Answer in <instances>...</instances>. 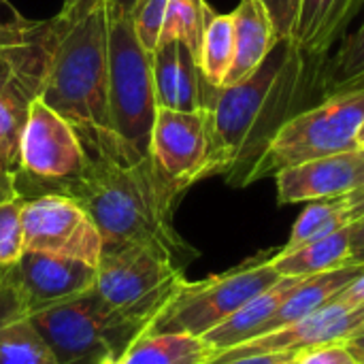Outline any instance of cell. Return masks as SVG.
I'll use <instances>...</instances> for the list:
<instances>
[{"label": "cell", "mask_w": 364, "mask_h": 364, "mask_svg": "<svg viewBox=\"0 0 364 364\" xmlns=\"http://www.w3.org/2000/svg\"><path fill=\"white\" fill-rule=\"evenodd\" d=\"M358 147L364 149V122L363 126H360V130H358Z\"/></svg>", "instance_id": "cell-39"}, {"label": "cell", "mask_w": 364, "mask_h": 364, "mask_svg": "<svg viewBox=\"0 0 364 364\" xmlns=\"http://www.w3.org/2000/svg\"><path fill=\"white\" fill-rule=\"evenodd\" d=\"M350 262H352V264H364V250L356 252V254H352Z\"/></svg>", "instance_id": "cell-38"}, {"label": "cell", "mask_w": 364, "mask_h": 364, "mask_svg": "<svg viewBox=\"0 0 364 364\" xmlns=\"http://www.w3.org/2000/svg\"><path fill=\"white\" fill-rule=\"evenodd\" d=\"M363 122L364 85L337 92L299 111L271 141L254 173V183L309 160L360 149L358 130Z\"/></svg>", "instance_id": "cell-5"}, {"label": "cell", "mask_w": 364, "mask_h": 364, "mask_svg": "<svg viewBox=\"0 0 364 364\" xmlns=\"http://www.w3.org/2000/svg\"><path fill=\"white\" fill-rule=\"evenodd\" d=\"M21 207L23 198L0 203V277L11 273L26 252Z\"/></svg>", "instance_id": "cell-26"}, {"label": "cell", "mask_w": 364, "mask_h": 364, "mask_svg": "<svg viewBox=\"0 0 364 364\" xmlns=\"http://www.w3.org/2000/svg\"><path fill=\"white\" fill-rule=\"evenodd\" d=\"M149 160L177 200L194 183L207 179L209 111L158 109L149 139Z\"/></svg>", "instance_id": "cell-11"}, {"label": "cell", "mask_w": 364, "mask_h": 364, "mask_svg": "<svg viewBox=\"0 0 364 364\" xmlns=\"http://www.w3.org/2000/svg\"><path fill=\"white\" fill-rule=\"evenodd\" d=\"M341 343L350 350V354L358 360V364H364V326L354 335H350L348 339H343Z\"/></svg>", "instance_id": "cell-35"}, {"label": "cell", "mask_w": 364, "mask_h": 364, "mask_svg": "<svg viewBox=\"0 0 364 364\" xmlns=\"http://www.w3.org/2000/svg\"><path fill=\"white\" fill-rule=\"evenodd\" d=\"M0 364H60L15 290L0 277Z\"/></svg>", "instance_id": "cell-18"}, {"label": "cell", "mask_w": 364, "mask_h": 364, "mask_svg": "<svg viewBox=\"0 0 364 364\" xmlns=\"http://www.w3.org/2000/svg\"><path fill=\"white\" fill-rule=\"evenodd\" d=\"M352 224L350 209L343 196L337 198H324V200H311L301 218L294 222L288 243L279 252H292L307 243H314L318 239H324L341 228Z\"/></svg>", "instance_id": "cell-23"}, {"label": "cell", "mask_w": 364, "mask_h": 364, "mask_svg": "<svg viewBox=\"0 0 364 364\" xmlns=\"http://www.w3.org/2000/svg\"><path fill=\"white\" fill-rule=\"evenodd\" d=\"M230 15L235 26V58L222 87L254 73L279 41L273 19L260 0H241Z\"/></svg>", "instance_id": "cell-17"}, {"label": "cell", "mask_w": 364, "mask_h": 364, "mask_svg": "<svg viewBox=\"0 0 364 364\" xmlns=\"http://www.w3.org/2000/svg\"><path fill=\"white\" fill-rule=\"evenodd\" d=\"M346 203H348V209H350V218L352 222L363 218L364 215V186L363 188H356L348 194H343Z\"/></svg>", "instance_id": "cell-34"}, {"label": "cell", "mask_w": 364, "mask_h": 364, "mask_svg": "<svg viewBox=\"0 0 364 364\" xmlns=\"http://www.w3.org/2000/svg\"><path fill=\"white\" fill-rule=\"evenodd\" d=\"M350 226V224H348ZM341 228L324 239L307 243L292 252H277L271 256V264L279 275L286 277H309L318 273H326L346 264H352V245L350 230Z\"/></svg>", "instance_id": "cell-20"}, {"label": "cell", "mask_w": 364, "mask_h": 364, "mask_svg": "<svg viewBox=\"0 0 364 364\" xmlns=\"http://www.w3.org/2000/svg\"><path fill=\"white\" fill-rule=\"evenodd\" d=\"M288 364H358V360L350 354V350L341 341H337V343L301 350Z\"/></svg>", "instance_id": "cell-28"}, {"label": "cell", "mask_w": 364, "mask_h": 364, "mask_svg": "<svg viewBox=\"0 0 364 364\" xmlns=\"http://www.w3.org/2000/svg\"><path fill=\"white\" fill-rule=\"evenodd\" d=\"M364 0H303L292 41L305 62L316 68L331 55L333 47L350 32L352 21L363 15Z\"/></svg>", "instance_id": "cell-16"}, {"label": "cell", "mask_w": 364, "mask_h": 364, "mask_svg": "<svg viewBox=\"0 0 364 364\" xmlns=\"http://www.w3.org/2000/svg\"><path fill=\"white\" fill-rule=\"evenodd\" d=\"M0 2H2V0H0Z\"/></svg>", "instance_id": "cell-41"}, {"label": "cell", "mask_w": 364, "mask_h": 364, "mask_svg": "<svg viewBox=\"0 0 364 364\" xmlns=\"http://www.w3.org/2000/svg\"><path fill=\"white\" fill-rule=\"evenodd\" d=\"M87 164L60 194L77 200L94 220L105 247L147 250L183 269L198 252L173 224L177 198L149 156L126 147L111 130L77 132Z\"/></svg>", "instance_id": "cell-1"}, {"label": "cell", "mask_w": 364, "mask_h": 364, "mask_svg": "<svg viewBox=\"0 0 364 364\" xmlns=\"http://www.w3.org/2000/svg\"><path fill=\"white\" fill-rule=\"evenodd\" d=\"M109 126L134 154L149 156L156 119L151 53L139 43L130 17L109 21Z\"/></svg>", "instance_id": "cell-7"}, {"label": "cell", "mask_w": 364, "mask_h": 364, "mask_svg": "<svg viewBox=\"0 0 364 364\" xmlns=\"http://www.w3.org/2000/svg\"><path fill=\"white\" fill-rule=\"evenodd\" d=\"M168 0H139L136 6L130 13V21L134 28V34L145 51H154L162 36L164 15H166Z\"/></svg>", "instance_id": "cell-27"}, {"label": "cell", "mask_w": 364, "mask_h": 364, "mask_svg": "<svg viewBox=\"0 0 364 364\" xmlns=\"http://www.w3.org/2000/svg\"><path fill=\"white\" fill-rule=\"evenodd\" d=\"M136 2L139 0H102V6H105L107 19L113 21V19L130 17V13L136 6Z\"/></svg>", "instance_id": "cell-31"}, {"label": "cell", "mask_w": 364, "mask_h": 364, "mask_svg": "<svg viewBox=\"0 0 364 364\" xmlns=\"http://www.w3.org/2000/svg\"><path fill=\"white\" fill-rule=\"evenodd\" d=\"M348 230H350V245H352V254H356V252L364 250V215L363 218H358V220H354V222L348 226Z\"/></svg>", "instance_id": "cell-36"}, {"label": "cell", "mask_w": 364, "mask_h": 364, "mask_svg": "<svg viewBox=\"0 0 364 364\" xmlns=\"http://www.w3.org/2000/svg\"><path fill=\"white\" fill-rule=\"evenodd\" d=\"M87 164V151L73 128L41 96L30 102L19 143L15 186L21 198L60 194Z\"/></svg>", "instance_id": "cell-8"}, {"label": "cell", "mask_w": 364, "mask_h": 364, "mask_svg": "<svg viewBox=\"0 0 364 364\" xmlns=\"http://www.w3.org/2000/svg\"><path fill=\"white\" fill-rule=\"evenodd\" d=\"M364 326V303L352 305L343 301H331L303 320L256 337L230 350L215 354L213 358H239L254 354H277V352H301L326 343H337L354 335ZM211 358V360H213Z\"/></svg>", "instance_id": "cell-13"}, {"label": "cell", "mask_w": 364, "mask_h": 364, "mask_svg": "<svg viewBox=\"0 0 364 364\" xmlns=\"http://www.w3.org/2000/svg\"><path fill=\"white\" fill-rule=\"evenodd\" d=\"M364 186V162H363V168H360V186L358 188H363Z\"/></svg>", "instance_id": "cell-40"}, {"label": "cell", "mask_w": 364, "mask_h": 364, "mask_svg": "<svg viewBox=\"0 0 364 364\" xmlns=\"http://www.w3.org/2000/svg\"><path fill=\"white\" fill-rule=\"evenodd\" d=\"M151 75L158 109H209L218 90L205 79L198 60L179 38H166L158 43V47L151 51Z\"/></svg>", "instance_id": "cell-14"}, {"label": "cell", "mask_w": 364, "mask_h": 364, "mask_svg": "<svg viewBox=\"0 0 364 364\" xmlns=\"http://www.w3.org/2000/svg\"><path fill=\"white\" fill-rule=\"evenodd\" d=\"M41 98L77 132L109 126V19L98 0L92 6L60 11Z\"/></svg>", "instance_id": "cell-3"}, {"label": "cell", "mask_w": 364, "mask_h": 364, "mask_svg": "<svg viewBox=\"0 0 364 364\" xmlns=\"http://www.w3.org/2000/svg\"><path fill=\"white\" fill-rule=\"evenodd\" d=\"M314 92V75L292 38H279L260 66L241 81L218 87L209 105L207 179L232 188L254 183L271 141Z\"/></svg>", "instance_id": "cell-2"}, {"label": "cell", "mask_w": 364, "mask_h": 364, "mask_svg": "<svg viewBox=\"0 0 364 364\" xmlns=\"http://www.w3.org/2000/svg\"><path fill=\"white\" fill-rule=\"evenodd\" d=\"M211 346L203 337L183 333H145L117 364H209Z\"/></svg>", "instance_id": "cell-21"}, {"label": "cell", "mask_w": 364, "mask_h": 364, "mask_svg": "<svg viewBox=\"0 0 364 364\" xmlns=\"http://www.w3.org/2000/svg\"><path fill=\"white\" fill-rule=\"evenodd\" d=\"M232 58H235L232 15L230 13L222 15V13L211 11L205 34H203V47H200V60H198V66L205 79L211 85L222 87L232 66Z\"/></svg>", "instance_id": "cell-24"}, {"label": "cell", "mask_w": 364, "mask_h": 364, "mask_svg": "<svg viewBox=\"0 0 364 364\" xmlns=\"http://www.w3.org/2000/svg\"><path fill=\"white\" fill-rule=\"evenodd\" d=\"M98 0H64L62 11H75V9H83V6H92Z\"/></svg>", "instance_id": "cell-37"}, {"label": "cell", "mask_w": 364, "mask_h": 364, "mask_svg": "<svg viewBox=\"0 0 364 364\" xmlns=\"http://www.w3.org/2000/svg\"><path fill=\"white\" fill-rule=\"evenodd\" d=\"M211 11L205 0H168L160 41L179 38L188 45L192 55L200 60L203 34Z\"/></svg>", "instance_id": "cell-25"}, {"label": "cell", "mask_w": 364, "mask_h": 364, "mask_svg": "<svg viewBox=\"0 0 364 364\" xmlns=\"http://www.w3.org/2000/svg\"><path fill=\"white\" fill-rule=\"evenodd\" d=\"M28 316L58 307L94 290L96 267L41 252H23L19 264L2 275Z\"/></svg>", "instance_id": "cell-12"}, {"label": "cell", "mask_w": 364, "mask_h": 364, "mask_svg": "<svg viewBox=\"0 0 364 364\" xmlns=\"http://www.w3.org/2000/svg\"><path fill=\"white\" fill-rule=\"evenodd\" d=\"M275 26L277 38H292L303 0H260Z\"/></svg>", "instance_id": "cell-29"}, {"label": "cell", "mask_w": 364, "mask_h": 364, "mask_svg": "<svg viewBox=\"0 0 364 364\" xmlns=\"http://www.w3.org/2000/svg\"><path fill=\"white\" fill-rule=\"evenodd\" d=\"M13 198H21L17 192V186H15V175L9 173L0 162V203L13 200Z\"/></svg>", "instance_id": "cell-33"}, {"label": "cell", "mask_w": 364, "mask_h": 364, "mask_svg": "<svg viewBox=\"0 0 364 364\" xmlns=\"http://www.w3.org/2000/svg\"><path fill=\"white\" fill-rule=\"evenodd\" d=\"M279 277L282 275L271 264V256H260L200 282L183 279L147 333L205 337L254 296L271 288Z\"/></svg>", "instance_id": "cell-6"}, {"label": "cell", "mask_w": 364, "mask_h": 364, "mask_svg": "<svg viewBox=\"0 0 364 364\" xmlns=\"http://www.w3.org/2000/svg\"><path fill=\"white\" fill-rule=\"evenodd\" d=\"M296 352H277V354H254L239 358H213L209 364H288Z\"/></svg>", "instance_id": "cell-30"}, {"label": "cell", "mask_w": 364, "mask_h": 364, "mask_svg": "<svg viewBox=\"0 0 364 364\" xmlns=\"http://www.w3.org/2000/svg\"><path fill=\"white\" fill-rule=\"evenodd\" d=\"M303 277H286L282 275L271 288L254 296L250 303H245L237 314H232L226 322H222L218 328L209 331L203 339L211 346L213 356L230 350L235 346H241L250 339H256L264 324L273 318V314L279 309V305L290 296V292L301 284Z\"/></svg>", "instance_id": "cell-19"}, {"label": "cell", "mask_w": 364, "mask_h": 364, "mask_svg": "<svg viewBox=\"0 0 364 364\" xmlns=\"http://www.w3.org/2000/svg\"><path fill=\"white\" fill-rule=\"evenodd\" d=\"M333 301H343V303H352V305L364 303V273L360 277H356L352 284H348Z\"/></svg>", "instance_id": "cell-32"}, {"label": "cell", "mask_w": 364, "mask_h": 364, "mask_svg": "<svg viewBox=\"0 0 364 364\" xmlns=\"http://www.w3.org/2000/svg\"><path fill=\"white\" fill-rule=\"evenodd\" d=\"M30 320L60 364H117L149 331L147 322L117 314L94 290Z\"/></svg>", "instance_id": "cell-4"}, {"label": "cell", "mask_w": 364, "mask_h": 364, "mask_svg": "<svg viewBox=\"0 0 364 364\" xmlns=\"http://www.w3.org/2000/svg\"><path fill=\"white\" fill-rule=\"evenodd\" d=\"M23 247L96 267L105 243L90 213L70 196L41 194L23 198Z\"/></svg>", "instance_id": "cell-10"}, {"label": "cell", "mask_w": 364, "mask_h": 364, "mask_svg": "<svg viewBox=\"0 0 364 364\" xmlns=\"http://www.w3.org/2000/svg\"><path fill=\"white\" fill-rule=\"evenodd\" d=\"M356 85H364V9L358 28L348 32L314 73V92L324 98Z\"/></svg>", "instance_id": "cell-22"}, {"label": "cell", "mask_w": 364, "mask_h": 364, "mask_svg": "<svg viewBox=\"0 0 364 364\" xmlns=\"http://www.w3.org/2000/svg\"><path fill=\"white\" fill-rule=\"evenodd\" d=\"M364 149L309 160L275 175L279 205L343 196L360 186Z\"/></svg>", "instance_id": "cell-15"}, {"label": "cell", "mask_w": 364, "mask_h": 364, "mask_svg": "<svg viewBox=\"0 0 364 364\" xmlns=\"http://www.w3.org/2000/svg\"><path fill=\"white\" fill-rule=\"evenodd\" d=\"M183 279V269L147 250L105 247L96 264L94 292L117 314L151 328Z\"/></svg>", "instance_id": "cell-9"}]
</instances>
